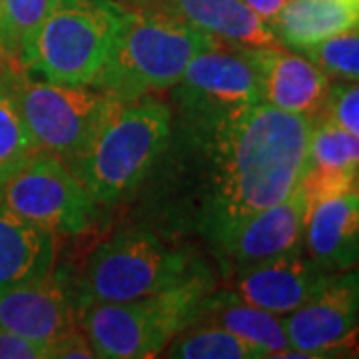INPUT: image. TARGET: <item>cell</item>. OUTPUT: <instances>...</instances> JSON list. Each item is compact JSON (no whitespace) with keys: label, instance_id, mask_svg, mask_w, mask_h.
I'll return each instance as SVG.
<instances>
[{"label":"cell","instance_id":"6da1fadb","mask_svg":"<svg viewBox=\"0 0 359 359\" xmlns=\"http://www.w3.org/2000/svg\"><path fill=\"white\" fill-rule=\"evenodd\" d=\"M311 126L313 118L266 102L208 122L178 120L180 138L198 158L192 224L208 244L299 188Z\"/></svg>","mask_w":359,"mask_h":359},{"label":"cell","instance_id":"7a4b0ae2","mask_svg":"<svg viewBox=\"0 0 359 359\" xmlns=\"http://www.w3.org/2000/svg\"><path fill=\"white\" fill-rule=\"evenodd\" d=\"M174 110L156 96L116 100L92 132L72 172L98 205H114L138 190L168 152Z\"/></svg>","mask_w":359,"mask_h":359},{"label":"cell","instance_id":"3957f363","mask_svg":"<svg viewBox=\"0 0 359 359\" xmlns=\"http://www.w3.org/2000/svg\"><path fill=\"white\" fill-rule=\"evenodd\" d=\"M218 39L194 28L172 14L124 6L108 58L92 88L128 102L170 90L198 52Z\"/></svg>","mask_w":359,"mask_h":359},{"label":"cell","instance_id":"277c9868","mask_svg":"<svg viewBox=\"0 0 359 359\" xmlns=\"http://www.w3.org/2000/svg\"><path fill=\"white\" fill-rule=\"evenodd\" d=\"M216 292L210 268L174 287L134 302H88L78 308V323L100 359H148L198 321Z\"/></svg>","mask_w":359,"mask_h":359},{"label":"cell","instance_id":"5b68a950","mask_svg":"<svg viewBox=\"0 0 359 359\" xmlns=\"http://www.w3.org/2000/svg\"><path fill=\"white\" fill-rule=\"evenodd\" d=\"M208 268L186 245L144 228L116 231L90 254L76 283L78 308L88 302H134L174 287Z\"/></svg>","mask_w":359,"mask_h":359},{"label":"cell","instance_id":"8992f818","mask_svg":"<svg viewBox=\"0 0 359 359\" xmlns=\"http://www.w3.org/2000/svg\"><path fill=\"white\" fill-rule=\"evenodd\" d=\"M124 4L118 0H50L20 60L32 76L92 86L108 58Z\"/></svg>","mask_w":359,"mask_h":359},{"label":"cell","instance_id":"52a82bcc","mask_svg":"<svg viewBox=\"0 0 359 359\" xmlns=\"http://www.w3.org/2000/svg\"><path fill=\"white\" fill-rule=\"evenodd\" d=\"M36 148L68 166L84 150L92 132L116 102L92 86H66L28 74L25 68H0Z\"/></svg>","mask_w":359,"mask_h":359},{"label":"cell","instance_id":"ba28073f","mask_svg":"<svg viewBox=\"0 0 359 359\" xmlns=\"http://www.w3.org/2000/svg\"><path fill=\"white\" fill-rule=\"evenodd\" d=\"M0 208L58 236L88 231L100 212L65 160L39 150L0 186Z\"/></svg>","mask_w":359,"mask_h":359},{"label":"cell","instance_id":"9c48e42d","mask_svg":"<svg viewBox=\"0 0 359 359\" xmlns=\"http://www.w3.org/2000/svg\"><path fill=\"white\" fill-rule=\"evenodd\" d=\"M170 94L184 122H208L264 102L256 68L242 48L222 40L194 56Z\"/></svg>","mask_w":359,"mask_h":359},{"label":"cell","instance_id":"30bf717a","mask_svg":"<svg viewBox=\"0 0 359 359\" xmlns=\"http://www.w3.org/2000/svg\"><path fill=\"white\" fill-rule=\"evenodd\" d=\"M359 325V266L335 271L318 294L283 316L290 349L282 358H327Z\"/></svg>","mask_w":359,"mask_h":359},{"label":"cell","instance_id":"8fae6325","mask_svg":"<svg viewBox=\"0 0 359 359\" xmlns=\"http://www.w3.org/2000/svg\"><path fill=\"white\" fill-rule=\"evenodd\" d=\"M306 210V198L297 188L280 204L259 210L231 226L210 248L226 273L269 257L304 252Z\"/></svg>","mask_w":359,"mask_h":359},{"label":"cell","instance_id":"7c38bea8","mask_svg":"<svg viewBox=\"0 0 359 359\" xmlns=\"http://www.w3.org/2000/svg\"><path fill=\"white\" fill-rule=\"evenodd\" d=\"M76 327L78 290L68 282L65 269H54L40 282L0 294V330L4 332L48 349Z\"/></svg>","mask_w":359,"mask_h":359},{"label":"cell","instance_id":"4fadbf2b","mask_svg":"<svg viewBox=\"0 0 359 359\" xmlns=\"http://www.w3.org/2000/svg\"><path fill=\"white\" fill-rule=\"evenodd\" d=\"M330 276L304 252H294L236 269L231 292L252 306L287 316L308 304Z\"/></svg>","mask_w":359,"mask_h":359},{"label":"cell","instance_id":"5bb4252c","mask_svg":"<svg viewBox=\"0 0 359 359\" xmlns=\"http://www.w3.org/2000/svg\"><path fill=\"white\" fill-rule=\"evenodd\" d=\"M242 52L259 74L264 102L283 112L308 118L323 112L332 82L304 54L283 50V46L242 48Z\"/></svg>","mask_w":359,"mask_h":359},{"label":"cell","instance_id":"9a60e30c","mask_svg":"<svg viewBox=\"0 0 359 359\" xmlns=\"http://www.w3.org/2000/svg\"><path fill=\"white\" fill-rule=\"evenodd\" d=\"M138 6H148L172 14L205 34L230 46L266 48L282 46L271 25L262 20L244 0H134Z\"/></svg>","mask_w":359,"mask_h":359},{"label":"cell","instance_id":"2e32d148","mask_svg":"<svg viewBox=\"0 0 359 359\" xmlns=\"http://www.w3.org/2000/svg\"><path fill=\"white\" fill-rule=\"evenodd\" d=\"M304 248L330 273L359 266V188L306 210Z\"/></svg>","mask_w":359,"mask_h":359},{"label":"cell","instance_id":"e0dca14e","mask_svg":"<svg viewBox=\"0 0 359 359\" xmlns=\"http://www.w3.org/2000/svg\"><path fill=\"white\" fill-rule=\"evenodd\" d=\"M58 248V233L0 208V294L48 278Z\"/></svg>","mask_w":359,"mask_h":359},{"label":"cell","instance_id":"ac0fdd59","mask_svg":"<svg viewBox=\"0 0 359 359\" xmlns=\"http://www.w3.org/2000/svg\"><path fill=\"white\" fill-rule=\"evenodd\" d=\"M359 26V0H290L271 22L282 46L302 50Z\"/></svg>","mask_w":359,"mask_h":359},{"label":"cell","instance_id":"d6986e66","mask_svg":"<svg viewBox=\"0 0 359 359\" xmlns=\"http://www.w3.org/2000/svg\"><path fill=\"white\" fill-rule=\"evenodd\" d=\"M198 321L216 323L230 330L231 334L259 349L264 358H282L283 351L290 349L283 316L252 306L231 290H216Z\"/></svg>","mask_w":359,"mask_h":359},{"label":"cell","instance_id":"ffe728a7","mask_svg":"<svg viewBox=\"0 0 359 359\" xmlns=\"http://www.w3.org/2000/svg\"><path fill=\"white\" fill-rule=\"evenodd\" d=\"M164 358L174 359H259L262 351L250 346L242 337L231 334L230 330L196 321L178 334L166 349L162 351Z\"/></svg>","mask_w":359,"mask_h":359},{"label":"cell","instance_id":"44dd1931","mask_svg":"<svg viewBox=\"0 0 359 359\" xmlns=\"http://www.w3.org/2000/svg\"><path fill=\"white\" fill-rule=\"evenodd\" d=\"M309 166L344 172L359 180V136L327 116H316L309 136Z\"/></svg>","mask_w":359,"mask_h":359},{"label":"cell","instance_id":"7402d4cb","mask_svg":"<svg viewBox=\"0 0 359 359\" xmlns=\"http://www.w3.org/2000/svg\"><path fill=\"white\" fill-rule=\"evenodd\" d=\"M48 6L50 0H0V68H20L26 44Z\"/></svg>","mask_w":359,"mask_h":359},{"label":"cell","instance_id":"603a6c76","mask_svg":"<svg viewBox=\"0 0 359 359\" xmlns=\"http://www.w3.org/2000/svg\"><path fill=\"white\" fill-rule=\"evenodd\" d=\"M39 152L11 92L0 80V186Z\"/></svg>","mask_w":359,"mask_h":359},{"label":"cell","instance_id":"cb8c5ba5","mask_svg":"<svg viewBox=\"0 0 359 359\" xmlns=\"http://www.w3.org/2000/svg\"><path fill=\"white\" fill-rule=\"evenodd\" d=\"M330 78L359 82V26L297 50Z\"/></svg>","mask_w":359,"mask_h":359},{"label":"cell","instance_id":"d4e9b609","mask_svg":"<svg viewBox=\"0 0 359 359\" xmlns=\"http://www.w3.org/2000/svg\"><path fill=\"white\" fill-rule=\"evenodd\" d=\"M321 114L332 118L335 124L359 136V82L332 84Z\"/></svg>","mask_w":359,"mask_h":359},{"label":"cell","instance_id":"484cf974","mask_svg":"<svg viewBox=\"0 0 359 359\" xmlns=\"http://www.w3.org/2000/svg\"><path fill=\"white\" fill-rule=\"evenodd\" d=\"M48 349L22 335L0 330V359H46Z\"/></svg>","mask_w":359,"mask_h":359},{"label":"cell","instance_id":"4316f807","mask_svg":"<svg viewBox=\"0 0 359 359\" xmlns=\"http://www.w3.org/2000/svg\"><path fill=\"white\" fill-rule=\"evenodd\" d=\"M48 358L92 359L96 358V355H94V349L90 346L86 334L82 332V327H76V330H72L70 334H66L65 337H60L56 344H52V346L48 347Z\"/></svg>","mask_w":359,"mask_h":359},{"label":"cell","instance_id":"83f0119b","mask_svg":"<svg viewBox=\"0 0 359 359\" xmlns=\"http://www.w3.org/2000/svg\"><path fill=\"white\" fill-rule=\"evenodd\" d=\"M287 2H290V0H244L245 6H250V8H252L262 20H266L268 25H271V22L278 18V14L282 13L283 6H285Z\"/></svg>","mask_w":359,"mask_h":359},{"label":"cell","instance_id":"f1b7e54d","mask_svg":"<svg viewBox=\"0 0 359 359\" xmlns=\"http://www.w3.org/2000/svg\"><path fill=\"white\" fill-rule=\"evenodd\" d=\"M0 65H2V52H0Z\"/></svg>","mask_w":359,"mask_h":359}]
</instances>
